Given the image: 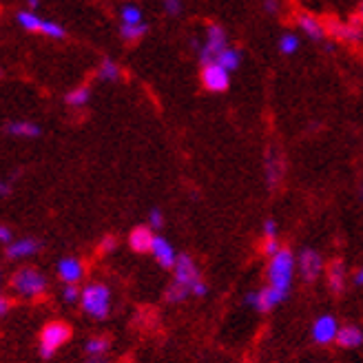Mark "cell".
Wrapping results in <instances>:
<instances>
[{
	"label": "cell",
	"instance_id": "6da1fadb",
	"mask_svg": "<svg viewBox=\"0 0 363 363\" xmlns=\"http://www.w3.org/2000/svg\"><path fill=\"white\" fill-rule=\"evenodd\" d=\"M295 272H297V257L288 248H281L277 255L268 257V266H266L268 286L281 290V293H290Z\"/></svg>",
	"mask_w": 363,
	"mask_h": 363
},
{
	"label": "cell",
	"instance_id": "7a4b0ae2",
	"mask_svg": "<svg viewBox=\"0 0 363 363\" xmlns=\"http://www.w3.org/2000/svg\"><path fill=\"white\" fill-rule=\"evenodd\" d=\"M9 286H11L16 297L33 301V299L45 297L49 284H47V277L43 275L38 268H33V266H21L11 275Z\"/></svg>",
	"mask_w": 363,
	"mask_h": 363
},
{
	"label": "cell",
	"instance_id": "3957f363",
	"mask_svg": "<svg viewBox=\"0 0 363 363\" xmlns=\"http://www.w3.org/2000/svg\"><path fill=\"white\" fill-rule=\"evenodd\" d=\"M80 306H82L84 315L102 321L108 317V313H111V290H108V286L102 281H91L82 288Z\"/></svg>",
	"mask_w": 363,
	"mask_h": 363
},
{
	"label": "cell",
	"instance_id": "277c9868",
	"mask_svg": "<svg viewBox=\"0 0 363 363\" xmlns=\"http://www.w3.org/2000/svg\"><path fill=\"white\" fill-rule=\"evenodd\" d=\"M173 281L189 288L191 297H204L208 293V286L204 284L202 275H199V268L193 262L191 255H179L177 264L173 268Z\"/></svg>",
	"mask_w": 363,
	"mask_h": 363
},
{
	"label": "cell",
	"instance_id": "5b68a950",
	"mask_svg": "<svg viewBox=\"0 0 363 363\" xmlns=\"http://www.w3.org/2000/svg\"><path fill=\"white\" fill-rule=\"evenodd\" d=\"M71 339V328L65 321H49L45 323V328L40 330L38 339V352L43 359H51L65 343Z\"/></svg>",
	"mask_w": 363,
	"mask_h": 363
},
{
	"label": "cell",
	"instance_id": "8992f818",
	"mask_svg": "<svg viewBox=\"0 0 363 363\" xmlns=\"http://www.w3.org/2000/svg\"><path fill=\"white\" fill-rule=\"evenodd\" d=\"M228 47V38H226V31L222 25H217V23H211L206 27V40L204 45L199 47L197 51V56H199V62L202 65H208V62H215L217 56Z\"/></svg>",
	"mask_w": 363,
	"mask_h": 363
},
{
	"label": "cell",
	"instance_id": "52a82bcc",
	"mask_svg": "<svg viewBox=\"0 0 363 363\" xmlns=\"http://www.w3.org/2000/svg\"><path fill=\"white\" fill-rule=\"evenodd\" d=\"M288 297V293H281V290L272 288V286H264L262 290H252V293H246L244 295V303L248 308L257 313H268L272 308H277L284 299Z\"/></svg>",
	"mask_w": 363,
	"mask_h": 363
},
{
	"label": "cell",
	"instance_id": "ba28073f",
	"mask_svg": "<svg viewBox=\"0 0 363 363\" xmlns=\"http://www.w3.org/2000/svg\"><path fill=\"white\" fill-rule=\"evenodd\" d=\"M199 80H202V86L208 91V94H224V91H228V86H230V74L217 62L202 65Z\"/></svg>",
	"mask_w": 363,
	"mask_h": 363
},
{
	"label": "cell",
	"instance_id": "9c48e42d",
	"mask_svg": "<svg viewBox=\"0 0 363 363\" xmlns=\"http://www.w3.org/2000/svg\"><path fill=\"white\" fill-rule=\"evenodd\" d=\"M297 272L301 275V279L306 281H315L321 272H323V257L321 252L315 248H303L297 257Z\"/></svg>",
	"mask_w": 363,
	"mask_h": 363
},
{
	"label": "cell",
	"instance_id": "30bf717a",
	"mask_svg": "<svg viewBox=\"0 0 363 363\" xmlns=\"http://www.w3.org/2000/svg\"><path fill=\"white\" fill-rule=\"evenodd\" d=\"M339 330H341V325L333 315H321L315 319L311 335H313V341L319 343V346H328V343H337Z\"/></svg>",
	"mask_w": 363,
	"mask_h": 363
},
{
	"label": "cell",
	"instance_id": "8fae6325",
	"mask_svg": "<svg viewBox=\"0 0 363 363\" xmlns=\"http://www.w3.org/2000/svg\"><path fill=\"white\" fill-rule=\"evenodd\" d=\"M151 257H153L162 268H164V270H173L179 255L175 252L173 244H171L167 238H162V235H155L153 246H151Z\"/></svg>",
	"mask_w": 363,
	"mask_h": 363
},
{
	"label": "cell",
	"instance_id": "7c38bea8",
	"mask_svg": "<svg viewBox=\"0 0 363 363\" xmlns=\"http://www.w3.org/2000/svg\"><path fill=\"white\" fill-rule=\"evenodd\" d=\"M40 248H43V244L35 238H23V240H13L9 246H5V255L11 262H23L27 257L38 255Z\"/></svg>",
	"mask_w": 363,
	"mask_h": 363
},
{
	"label": "cell",
	"instance_id": "4fadbf2b",
	"mask_svg": "<svg viewBox=\"0 0 363 363\" xmlns=\"http://www.w3.org/2000/svg\"><path fill=\"white\" fill-rule=\"evenodd\" d=\"M264 171H266V182L270 189H277L279 182L284 177V171H286V164H284V157L281 153L272 147L266 151V160H264Z\"/></svg>",
	"mask_w": 363,
	"mask_h": 363
},
{
	"label": "cell",
	"instance_id": "5bb4252c",
	"mask_svg": "<svg viewBox=\"0 0 363 363\" xmlns=\"http://www.w3.org/2000/svg\"><path fill=\"white\" fill-rule=\"evenodd\" d=\"M58 272V279L62 284H80L84 277V264L78 257H62L56 266Z\"/></svg>",
	"mask_w": 363,
	"mask_h": 363
},
{
	"label": "cell",
	"instance_id": "9a60e30c",
	"mask_svg": "<svg viewBox=\"0 0 363 363\" xmlns=\"http://www.w3.org/2000/svg\"><path fill=\"white\" fill-rule=\"evenodd\" d=\"M153 240H155V235L151 226H135L129 233V238H126V244H129V248L138 252V255H144V252H151Z\"/></svg>",
	"mask_w": 363,
	"mask_h": 363
},
{
	"label": "cell",
	"instance_id": "2e32d148",
	"mask_svg": "<svg viewBox=\"0 0 363 363\" xmlns=\"http://www.w3.org/2000/svg\"><path fill=\"white\" fill-rule=\"evenodd\" d=\"M297 27L301 29L303 35H308L311 40L321 43L325 38V25L313 13H299L297 16Z\"/></svg>",
	"mask_w": 363,
	"mask_h": 363
},
{
	"label": "cell",
	"instance_id": "e0dca14e",
	"mask_svg": "<svg viewBox=\"0 0 363 363\" xmlns=\"http://www.w3.org/2000/svg\"><path fill=\"white\" fill-rule=\"evenodd\" d=\"M346 264H343L341 259H335L328 264V268H325V284H328V288L333 290V293H343V288H346Z\"/></svg>",
	"mask_w": 363,
	"mask_h": 363
},
{
	"label": "cell",
	"instance_id": "ac0fdd59",
	"mask_svg": "<svg viewBox=\"0 0 363 363\" xmlns=\"http://www.w3.org/2000/svg\"><path fill=\"white\" fill-rule=\"evenodd\" d=\"M5 133L11 138H25V140H33L40 135V126L29 120H11L5 124Z\"/></svg>",
	"mask_w": 363,
	"mask_h": 363
},
{
	"label": "cell",
	"instance_id": "d6986e66",
	"mask_svg": "<svg viewBox=\"0 0 363 363\" xmlns=\"http://www.w3.org/2000/svg\"><path fill=\"white\" fill-rule=\"evenodd\" d=\"M337 343L341 348H359L363 343V330L359 328V325H341L339 330V337H337Z\"/></svg>",
	"mask_w": 363,
	"mask_h": 363
},
{
	"label": "cell",
	"instance_id": "ffe728a7",
	"mask_svg": "<svg viewBox=\"0 0 363 363\" xmlns=\"http://www.w3.org/2000/svg\"><path fill=\"white\" fill-rule=\"evenodd\" d=\"M16 21H18V25H21L29 33H40L43 31V25H45V18H40L38 13L31 11V9L18 11L16 13Z\"/></svg>",
	"mask_w": 363,
	"mask_h": 363
},
{
	"label": "cell",
	"instance_id": "44dd1931",
	"mask_svg": "<svg viewBox=\"0 0 363 363\" xmlns=\"http://www.w3.org/2000/svg\"><path fill=\"white\" fill-rule=\"evenodd\" d=\"M120 76H122V69H120V65H118L116 60H111V58H104V60L100 62V67L96 69V78H98L100 82H118Z\"/></svg>",
	"mask_w": 363,
	"mask_h": 363
},
{
	"label": "cell",
	"instance_id": "7402d4cb",
	"mask_svg": "<svg viewBox=\"0 0 363 363\" xmlns=\"http://www.w3.org/2000/svg\"><path fill=\"white\" fill-rule=\"evenodd\" d=\"M108 346H111V341H108V337H102V335H96L86 339L84 343V352L89 359H102L106 352H108Z\"/></svg>",
	"mask_w": 363,
	"mask_h": 363
},
{
	"label": "cell",
	"instance_id": "603a6c76",
	"mask_svg": "<svg viewBox=\"0 0 363 363\" xmlns=\"http://www.w3.org/2000/svg\"><path fill=\"white\" fill-rule=\"evenodd\" d=\"M220 67H224L228 74H233V71H238L240 65H242V51L240 49H235V47H226L220 56H217L215 60Z\"/></svg>",
	"mask_w": 363,
	"mask_h": 363
},
{
	"label": "cell",
	"instance_id": "cb8c5ba5",
	"mask_svg": "<svg viewBox=\"0 0 363 363\" xmlns=\"http://www.w3.org/2000/svg\"><path fill=\"white\" fill-rule=\"evenodd\" d=\"M89 100H91V89H89L86 84L71 89L69 94L65 96V102H67V106H71V108H82V106L89 104Z\"/></svg>",
	"mask_w": 363,
	"mask_h": 363
},
{
	"label": "cell",
	"instance_id": "d4e9b609",
	"mask_svg": "<svg viewBox=\"0 0 363 363\" xmlns=\"http://www.w3.org/2000/svg\"><path fill=\"white\" fill-rule=\"evenodd\" d=\"M333 35L337 40H343V43H361L363 40V31L359 27H354V25H335Z\"/></svg>",
	"mask_w": 363,
	"mask_h": 363
},
{
	"label": "cell",
	"instance_id": "484cf974",
	"mask_svg": "<svg viewBox=\"0 0 363 363\" xmlns=\"http://www.w3.org/2000/svg\"><path fill=\"white\" fill-rule=\"evenodd\" d=\"M299 45H301L299 35L295 31H284L277 40V49H279V53H284V56H293V53H297Z\"/></svg>",
	"mask_w": 363,
	"mask_h": 363
},
{
	"label": "cell",
	"instance_id": "4316f807",
	"mask_svg": "<svg viewBox=\"0 0 363 363\" xmlns=\"http://www.w3.org/2000/svg\"><path fill=\"white\" fill-rule=\"evenodd\" d=\"M149 31L147 23H140V25H120V35L124 43H138L140 38H144V33Z\"/></svg>",
	"mask_w": 363,
	"mask_h": 363
},
{
	"label": "cell",
	"instance_id": "83f0119b",
	"mask_svg": "<svg viewBox=\"0 0 363 363\" xmlns=\"http://www.w3.org/2000/svg\"><path fill=\"white\" fill-rule=\"evenodd\" d=\"M142 18H144L142 16V9L138 5H133V3L122 5V9H120V21H122V25H140V23H144Z\"/></svg>",
	"mask_w": 363,
	"mask_h": 363
},
{
	"label": "cell",
	"instance_id": "f1b7e54d",
	"mask_svg": "<svg viewBox=\"0 0 363 363\" xmlns=\"http://www.w3.org/2000/svg\"><path fill=\"white\" fill-rule=\"evenodd\" d=\"M189 297H191L189 288L179 286V284H175V281H171V284L167 286V290H164V299H167L169 303H182V301H186Z\"/></svg>",
	"mask_w": 363,
	"mask_h": 363
},
{
	"label": "cell",
	"instance_id": "f546056e",
	"mask_svg": "<svg viewBox=\"0 0 363 363\" xmlns=\"http://www.w3.org/2000/svg\"><path fill=\"white\" fill-rule=\"evenodd\" d=\"M43 35H47V38H51V40H62L65 35H67V29L60 25V23H56V21H47L45 18V25H43V31H40Z\"/></svg>",
	"mask_w": 363,
	"mask_h": 363
},
{
	"label": "cell",
	"instance_id": "4dcf8cb0",
	"mask_svg": "<svg viewBox=\"0 0 363 363\" xmlns=\"http://www.w3.org/2000/svg\"><path fill=\"white\" fill-rule=\"evenodd\" d=\"M60 297H62V301H65V303H78V301H80V297H82V288H80V286H76V284H65Z\"/></svg>",
	"mask_w": 363,
	"mask_h": 363
},
{
	"label": "cell",
	"instance_id": "1f68e13d",
	"mask_svg": "<svg viewBox=\"0 0 363 363\" xmlns=\"http://www.w3.org/2000/svg\"><path fill=\"white\" fill-rule=\"evenodd\" d=\"M162 224H164V215H162V211L160 208H151L149 211V226L153 230H157V228H162Z\"/></svg>",
	"mask_w": 363,
	"mask_h": 363
},
{
	"label": "cell",
	"instance_id": "d6a6232c",
	"mask_svg": "<svg viewBox=\"0 0 363 363\" xmlns=\"http://www.w3.org/2000/svg\"><path fill=\"white\" fill-rule=\"evenodd\" d=\"M264 240H277V222L275 220H266L262 226Z\"/></svg>",
	"mask_w": 363,
	"mask_h": 363
},
{
	"label": "cell",
	"instance_id": "836d02e7",
	"mask_svg": "<svg viewBox=\"0 0 363 363\" xmlns=\"http://www.w3.org/2000/svg\"><path fill=\"white\" fill-rule=\"evenodd\" d=\"M162 7H164V11L169 16H179L182 13V0H164Z\"/></svg>",
	"mask_w": 363,
	"mask_h": 363
},
{
	"label": "cell",
	"instance_id": "e575fe53",
	"mask_svg": "<svg viewBox=\"0 0 363 363\" xmlns=\"http://www.w3.org/2000/svg\"><path fill=\"white\" fill-rule=\"evenodd\" d=\"M118 248V240L116 238H111V235H106V238L102 240V244H100V252H102V255H106V252H113Z\"/></svg>",
	"mask_w": 363,
	"mask_h": 363
},
{
	"label": "cell",
	"instance_id": "d590c367",
	"mask_svg": "<svg viewBox=\"0 0 363 363\" xmlns=\"http://www.w3.org/2000/svg\"><path fill=\"white\" fill-rule=\"evenodd\" d=\"M262 250H264V255H266V257H272V255H277V252L281 250V246H279L277 240H266Z\"/></svg>",
	"mask_w": 363,
	"mask_h": 363
},
{
	"label": "cell",
	"instance_id": "8d00e7d4",
	"mask_svg": "<svg viewBox=\"0 0 363 363\" xmlns=\"http://www.w3.org/2000/svg\"><path fill=\"white\" fill-rule=\"evenodd\" d=\"M0 242H3L5 246H9V244L13 242V233H11V228H7L5 224L0 226Z\"/></svg>",
	"mask_w": 363,
	"mask_h": 363
},
{
	"label": "cell",
	"instance_id": "74e56055",
	"mask_svg": "<svg viewBox=\"0 0 363 363\" xmlns=\"http://www.w3.org/2000/svg\"><path fill=\"white\" fill-rule=\"evenodd\" d=\"M264 11L266 13H277L279 11V0H264Z\"/></svg>",
	"mask_w": 363,
	"mask_h": 363
},
{
	"label": "cell",
	"instance_id": "f35d334b",
	"mask_svg": "<svg viewBox=\"0 0 363 363\" xmlns=\"http://www.w3.org/2000/svg\"><path fill=\"white\" fill-rule=\"evenodd\" d=\"M9 308H11V301L7 299V297H0V315H7L9 313Z\"/></svg>",
	"mask_w": 363,
	"mask_h": 363
},
{
	"label": "cell",
	"instance_id": "ab89813d",
	"mask_svg": "<svg viewBox=\"0 0 363 363\" xmlns=\"http://www.w3.org/2000/svg\"><path fill=\"white\" fill-rule=\"evenodd\" d=\"M352 279H354L357 286H363V266L354 270V277H352Z\"/></svg>",
	"mask_w": 363,
	"mask_h": 363
},
{
	"label": "cell",
	"instance_id": "60d3db41",
	"mask_svg": "<svg viewBox=\"0 0 363 363\" xmlns=\"http://www.w3.org/2000/svg\"><path fill=\"white\" fill-rule=\"evenodd\" d=\"M25 3H27V9L35 11V7H38V3H40V0H25Z\"/></svg>",
	"mask_w": 363,
	"mask_h": 363
},
{
	"label": "cell",
	"instance_id": "b9f144b4",
	"mask_svg": "<svg viewBox=\"0 0 363 363\" xmlns=\"http://www.w3.org/2000/svg\"><path fill=\"white\" fill-rule=\"evenodd\" d=\"M359 23L363 27V0H361V5H359Z\"/></svg>",
	"mask_w": 363,
	"mask_h": 363
},
{
	"label": "cell",
	"instance_id": "7bdbcfd3",
	"mask_svg": "<svg viewBox=\"0 0 363 363\" xmlns=\"http://www.w3.org/2000/svg\"><path fill=\"white\" fill-rule=\"evenodd\" d=\"M86 363H106V361H104V357H102V359H89Z\"/></svg>",
	"mask_w": 363,
	"mask_h": 363
}]
</instances>
